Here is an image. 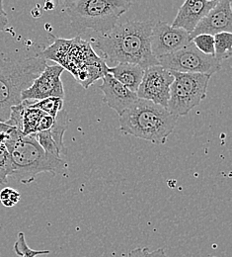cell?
<instances>
[{
    "label": "cell",
    "instance_id": "6da1fadb",
    "mask_svg": "<svg viewBox=\"0 0 232 257\" xmlns=\"http://www.w3.org/2000/svg\"><path fill=\"white\" fill-rule=\"evenodd\" d=\"M153 25L152 20L117 24L111 31L93 39L94 46L103 54L105 64H134L143 69L160 65L150 49Z\"/></svg>",
    "mask_w": 232,
    "mask_h": 257
},
{
    "label": "cell",
    "instance_id": "7a4b0ae2",
    "mask_svg": "<svg viewBox=\"0 0 232 257\" xmlns=\"http://www.w3.org/2000/svg\"><path fill=\"white\" fill-rule=\"evenodd\" d=\"M47 66L42 55L0 53V122L9 120L11 108L22 102L21 94Z\"/></svg>",
    "mask_w": 232,
    "mask_h": 257
},
{
    "label": "cell",
    "instance_id": "3957f363",
    "mask_svg": "<svg viewBox=\"0 0 232 257\" xmlns=\"http://www.w3.org/2000/svg\"><path fill=\"white\" fill-rule=\"evenodd\" d=\"M177 120L164 107L138 99L120 116V130L154 145H164L176 127Z\"/></svg>",
    "mask_w": 232,
    "mask_h": 257
},
{
    "label": "cell",
    "instance_id": "277c9868",
    "mask_svg": "<svg viewBox=\"0 0 232 257\" xmlns=\"http://www.w3.org/2000/svg\"><path fill=\"white\" fill-rule=\"evenodd\" d=\"M4 146L11 161L10 176L20 183L29 184L43 172L56 175L65 166L62 159L47 154L33 136L17 134L10 137Z\"/></svg>",
    "mask_w": 232,
    "mask_h": 257
},
{
    "label": "cell",
    "instance_id": "5b68a950",
    "mask_svg": "<svg viewBox=\"0 0 232 257\" xmlns=\"http://www.w3.org/2000/svg\"><path fill=\"white\" fill-rule=\"evenodd\" d=\"M131 6L132 2L127 0H67L64 3L76 31L91 29L101 35L111 31Z\"/></svg>",
    "mask_w": 232,
    "mask_h": 257
},
{
    "label": "cell",
    "instance_id": "8992f818",
    "mask_svg": "<svg viewBox=\"0 0 232 257\" xmlns=\"http://www.w3.org/2000/svg\"><path fill=\"white\" fill-rule=\"evenodd\" d=\"M170 73L174 80L170 86V98L166 109L179 118L187 115L206 97L211 76L177 71H170Z\"/></svg>",
    "mask_w": 232,
    "mask_h": 257
},
{
    "label": "cell",
    "instance_id": "52a82bcc",
    "mask_svg": "<svg viewBox=\"0 0 232 257\" xmlns=\"http://www.w3.org/2000/svg\"><path fill=\"white\" fill-rule=\"evenodd\" d=\"M159 64L170 71L199 73L211 76L221 69V62L214 57L200 53L191 42L180 51L158 60Z\"/></svg>",
    "mask_w": 232,
    "mask_h": 257
},
{
    "label": "cell",
    "instance_id": "ba28073f",
    "mask_svg": "<svg viewBox=\"0 0 232 257\" xmlns=\"http://www.w3.org/2000/svg\"><path fill=\"white\" fill-rule=\"evenodd\" d=\"M174 77L161 65H153L144 69L140 85L136 91L138 99L151 101L167 108L170 98V86Z\"/></svg>",
    "mask_w": 232,
    "mask_h": 257
},
{
    "label": "cell",
    "instance_id": "9c48e42d",
    "mask_svg": "<svg viewBox=\"0 0 232 257\" xmlns=\"http://www.w3.org/2000/svg\"><path fill=\"white\" fill-rule=\"evenodd\" d=\"M191 42L189 33L173 28L165 21H159L152 27L150 49L152 56L156 60L180 51Z\"/></svg>",
    "mask_w": 232,
    "mask_h": 257
},
{
    "label": "cell",
    "instance_id": "30bf717a",
    "mask_svg": "<svg viewBox=\"0 0 232 257\" xmlns=\"http://www.w3.org/2000/svg\"><path fill=\"white\" fill-rule=\"evenodd\" d=\"M65 68L59 64L48 65L34 80L32 85L21 94L22 101H41L50 97L65 99L64 84L61 79Z\"/></svg>",
    "mask_w": 232,
    "mask_h": 257
},
{
    "label": "cell",
    "instance_id": "8fae6325",
    "mask_svg": "<svg viewBox=\"0 0 232 257\" xmlns=\"http://www.w3.org/2000/svg\"><path fill=\"white\" fill-rule=\"evenodd\" d=\"M232 2L217 1L216 5L200 20L195 30L190 34L191 40L199 35L215 36L219 33L232 32Z\"/></svg>",
    "mask_w": 232,
    "mask_h": 257
},
{
    "label": "cell",
    "instance_id": "7c38bea8",
    "mask_svg": "<svg viewBox=\"0 0 232 257\" xmlns=\"http://www.w3.org/2000/svg\"><path fill=\"white\" fill-rule=\"evenodd\" d=\"M102 80L100 89L103 92V101L111 109L116 111L119 116L130 109L138 100L136 93L124 86L111 74L106 73L102 77Z\"/></svg>",
    "mask_w": 232,
    "mask_h": 257
},
{
    "label": "cell",
    "instance_id": "4fadbf2b",
    "mask_svg": "<svg viewBox=\"0 0 232 257\" xmlns=\"http://www.w3.org/2000/svg\"><path fill=\"white\" fill-rule=\"evenodd\" d=\"M215 0H187L179 8L172 22L173 28L182 29L189 34L193 32L200 20L216 5Z\"/></svg>",
    "mask_w": 232,
    "mask_h": 257
},
{
    "label": "cell",
    "instance_id": "5bb4252c",
    "mask_svg": "<svg viewBox=\"0 0 232 257\" xmlns=\"http://www.w3.org/2000/svg\"><path fill=\"white\" fill-rule=\"evenodd\" d=\"M107 73L111 74L116 80L129 88L131 91L136 93L140 85L144 69L137 64L123 63L108 67Z\"/></svg>",
    "mask_w": 232,
    "mask_h": 257
},
{
    "label": "cell",
    "instance_id": "9a60e30c",
    "mask_svg": "<svg viewBox=\"0 0 232 257\" xmlns=\"http://www.w3.org/2000/svg\"><path fill=\"white\" fill-rule=\"evenodd\" d=\"M67 112L63 109L54 119L52 128L48 130L56 145L58 146L61 155H67V149L64 144V136L67 128Z\"/></svg>",
    "mask_w": 232,
    "mask_h": 257
},
{
    "label": "cell",
    "instance_id": "2e32d148",
    "mask_svg": "<svg viewBox=\"0 0 232 257\" xmlns=\"http://www.w3.org/2000/svg\"><path fill=\"white\" fill-rule=\"evenodd\" d=\"M214 39V58L219 62L228 60L231 57V33H219L213 36Z\"/></svg>",
    "mask_w": 232,
    "mask_h": 257
},
{
    "label": "cell",
    "instance_id": "e0dca14e",
    "mask_svg": "<svg viewBox=\"0 0 232 257\" xmlns=\"http://www.w3.org/2000/svg\"><path fill=\"white\" fill-rule=\"evenodd\" d=\"M43 111L28 106L25 109L22 123V134L23 136H32L37 133V127L40 119L45 115Z\"/></svg>",
    "mask_w": 232,
    "mask_h": 257
},
{
    "label": "cell",
    "instance_id": "ac0fdd59",
    "mask_svg": "<svg viewBox=\"0 0 232 257\" xmlns=\"http://www.w3.org/2000/svg\"><path fill=\"white\" fill-rule=\"evenodd\" d=\"M31 107L43 111L44 113L55 119L59 112L64 109V99L58 97H50L41 101H36L31 105Z\"/></svg>",
    "mask_w": 232,
    "mask_h": 257
},
{
    "label": "cell",
    "instance_id": "d6986e66",
    "mask_svg": "<svg viewBox=\"0 0 232 257\" xmlns=\"http://www.w3.org/2000/svg\"><path fill=\"white\" fill-rule=\"evenodd\" d=\"M34 138L37 140L39 145L42 147V149L47 153L50 154L56 158L61 159V153L59 151L58 146L56 145L55 141L53 140L51 134L49 131L39 132L35 135H32Z\"/></svg>",
    "mask_w": 232,
    "mask_h": 257
},
{
    "label": "cell",
    "instance_id": "ffe728a7",
    "mask_svg": "<svg viewBox=\"0 0 232 257\" xmlns=\"http://www.w3.org/2000/svg\"><path fill=\"white\" fill-rule=\"evenodd\" d=\"M14 251L17 255L21 257H36L39 255L50 254V250H35L29 247L24 232H19L17 240L14 244Z\"/></svg>",
    "mask_w": 232,
    "mask_h": 257
},
{
    "label": "cell",
    "instance_id": "44dd1931",
    "mask_svg": "<svg viewBox=\"0 0 232 257\" xmlns=\"http://www.w3.org/2000/svg\"><path fill=\"white\" fill-rule=\"evenodd\" d=\"M192 43L200 53L214 57V39L210 35H199L192 39Z\"/></svg>",
    "mask_w": 232,
    "mask_h": 257
},
{
    "label": "cell",
    "instance_id": "7402d4cb",
    "mask_svg": "<svg viewBox=\"0 0 232 257\" xmlns=\"http://www.w3.org/2000/svg\"><path fill=\"white\" fill-rule=\"evenodd\" d=\"M12 167L9 154L4 145H0V185L7 183L8 176L11 175Z\"/></svg>",
    "mask_w": 232,
    "mask_h": 257
},
{
    "label": "cell",
    "instance_id": "603a6c76",
    "mask_svg": "<svg viewBox=\"0 0 232 257\" xmlns=\"http://www.w3.org/2000/svg\"><path fill=\"white\" fill-rule=\"evenodd\" d=\"M20 198V193L10 187H6L0 191V202L4 207L10 208L15 206L19 203Z\"/></svg>",
    "mask_w": 232,
    "mask_h": 257
},
{
    "label": "cell",
    "instance_id": "cb8c5ba5",
    "mask_svg": "<svg viewBox=\"0 0 232 257\" xmlns=\"http://www.w3.org/2000/svg\"><path fill=\"white\" fill-rule=\"evenodd\" d=\"M128 257H167L163 248H157L153 251H149L147 247L135 248L129 253Z\"/></svg>",
    "mask_w": 232,
    "mask_h": 257
},
{
    "label": "cell",
    "instance_id": "d4e9b609",
    "mask_svg": "<svg viewBox=\"0 0 232 257\" xmlns=\"http://www.w3.org/2000/svg\"><path fill=\"white\" fill-rule=\"evenodd\" d=\"M54 124V118H52L51 116L45 114L39 121L38 127H37V133L39 132H44V131H48L52 128ZM36 133V134H37Z\"/></svg>",
    "mask_w": 232,
    "mask_h": 257
},
{
    "label": "cell",
    "instance_id": "484cf974",
    "mask_svg": "<svg viewBox=\"0 0 232 257\" xmlns=\"http://www.w3.org/2000/svg\"><path fill=\"white\" fill-rule=\"evenodd\" d=\"M7 24H8L7 14L3 9V2L2 0H0V32L5 30Z\"/></svg>",
    "mask_w": 232,
    "mask_h": 257
}]
</instances>
